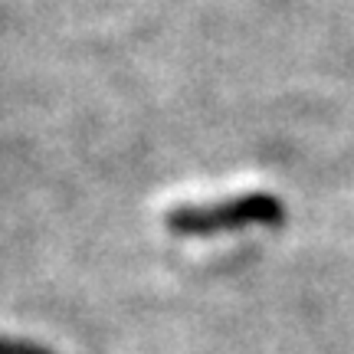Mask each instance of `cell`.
Listing matches in <instances>:
<instances>
[{
    "mask_svg": "<svg viewBox=\"0 0 354 354\" xmlns=\"http://www.w3.org/2000/svg\"><path fill=\"white\" fill-rule=\"evenodd\" d=\"M279 220H282V207L272 194H236L227 201L174 207L167 214V230L184 236H203V233H220V230L250 227V223H279Z\"/></svg>",
    "mask_w": 354,
    "mask_h": 354,
    "instance_id": "6da1fadb",
    "label": "cell"
}]
</instances>
